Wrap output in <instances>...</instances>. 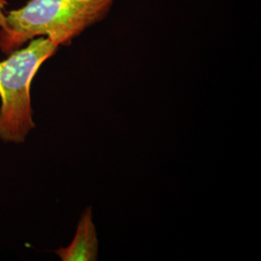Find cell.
<instances>
[{
    "label": "cell",
    "mask_w": 261,
    "mask_h": 261,
    "mask_svg": "<svg viewBox=\"0 0 261 261\" xmlns=\"http://www.w3.org/2000/svg\"><path fill=\"white\" fill-rule=\"evenodd\" d=\"M56 253L62 261L97 260L98 239L90 207L82 215L72 243L66 248L58 249Z\"/></svg>",
    "instance_id": "obj_3"
},
{
    "label": "cell",
    "mask_w": 261,
    "mask_h": 261,
    "mask_svg": "<svg viewBox=\"0 0 261 261\" xmlns=\"http://www.w3.org/2000/svg\"><path fill=\"white\" fill-rule=\"evenodd\" d=\"M58 46L46 37L29 41L0 61V139L22 143L35 128L31 106V84L42 64Z\"/></svg>",
    "instance_id": "obj_2"
},
{
    "label": "cell",
    "mask_w": 261,
    "mask_h": 261,
    "mask_svg": "<svg viewBox=\"0 0 261 261\" xmlns=\"http://www.w3.org/2000/svg\"><path fill=\"white\" fill-rule=\"evenodd\" d=\"M8 3L6 0H0V28H4L6 19V7Z\"/></svg>",
    "instance_id": "obj_4"
},
{
    "label": "cell",
    "mask_w": 261,
    "mask_h": 261,
    "mask_svg": "<svg viewBox=\"0 0 261 261\" xmlns=\"http://www.w3.org/2000/svg\"><path fill=\"white\" fill-rule=\"evenodd\" d=\"M115 0H29L6 13L0 28V49L10 55L29 41L46 37L58 47L103 19Z\"/></svg>",
    "instance_id": "obj_1"
}]
</instances>
